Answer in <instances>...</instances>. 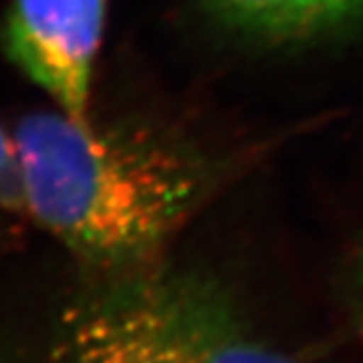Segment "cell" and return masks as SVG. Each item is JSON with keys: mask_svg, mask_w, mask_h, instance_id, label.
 I'll use <instances>...</instances> for the list:
<instances>
[{"mask_svg": "<svg viewBox=\"0 0 363 363\" xmlns=\"http://www.w3.org/2000/svg\"><path fill=\"white\" fill-rule=\"evenodd\" d=\"M13 135L25 212L101 277L156 264L216 178L184 145L57 107L25 116Z\"/></svg>", "mask_w": 363, "mask_h": 363, "instance_id": "obj_1", "label": "cell"}, {"mask_svg": "<svg viewBox=\"0 0 363 363\" xmlns=\"http://www.w3.org/2000/svg\"><path fill=\"white\" fill-rule=\"evenodd\" d=\"M350 307L353 313V321L357 323V327L362 329L363 333V250L359 252V257L355 259L353 267H351L350 274Z\"/></svg>", "mask_w": 363, "mask_h": 363, "instance_id": "obj_6", "label": "cell"}, {"mask_svg": "<svg viewBox=\"0 0 363 363\" xmlns=\"http://www.w3.org/2000/svg\"><path fill=\"white\" fill-rule=\"evenodd\" d=\"M109 0H13L2 49L55 107L91 119V87Z\"/></svg>", "mask_w": 363, "mask_h": 363, "instance_id": "obj_3", "label": "cell"}, {"mask_svg": "<svg viewBox=\"0 0 363 363\" xmlns=\"http://www.w3.org/2000/svg\"><path fill=\"white\" fill-rule=\"evenodd\" d=\"M47 363H301L250 327L200 272L145 267L101 277L67 307Z\"/></svg>", "mask_w": 363, "mask_h": 363, "instance_id": "obj_2", "label": "cell"}, {"mask_svg": "<svg viewBox=\"0 0 363 363\" xmlns=\"http://www.w3.org/2000/svg\"><path fill=\"white\" fill-rule=\"evenodd\" d=\"M222 25L250 39L295 43L363 23V0H202Z\"/></svg>", "mask_w": 363, "mask_h": 363, "instance_id": "obj_4", "label": "cell"}, {"mask_svg": "<svg viewBox=\"0 0 363 363\" xmlns=\"http://www.w3.org/2000/svg\"><path fill=\"white\" fill-rule=\"evenodd\" d=\"M0 210L21 212L25 210L21 164L13 133L0 128Z\"/></svg>", "mask_w": 363, "mask_h": 363, "instance_id": "obj_5", "label": "cell"}]
</instances>
